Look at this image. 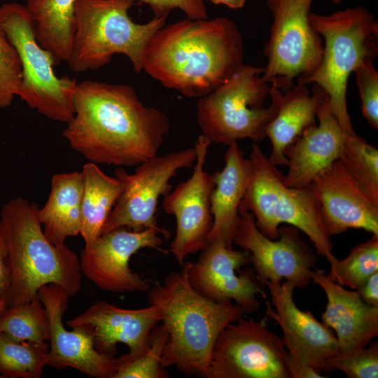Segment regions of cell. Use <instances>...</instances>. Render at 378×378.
<instances>
[{
    "label": "cell",
    "mask_w": 378,
    "mask_h": 378,
    "mask_svg": "<svg viewBox=\"0 0 378 378\" xmlns=\"http://www.w3.org/2000/svg\"><path fill=\"white\" fill-rule=\"evenodd\" d=\"M195 160V149L190 148L153 156L136 166L133 174L118 168L115 176L123 181L124 188L102 234L120 227L133 231L154 229L168 239L169 232L161 228L157 220L159 199L169 193L170 181L177 172L192 167Z\"/></svg>",
    "instance_id": "30bf717a"
},
{
    "label": "cell",
    "mask_w": 378,
    "mask_h": 378,
    "mask_svg": "<svg viewBox=\"0 0 378 378\" xmlns=\"http://www.w3.org/2000/svg\"><path fill=\"white\" fill-rule=\"evenodd\" d=\"M83 183L80 231L85 246L94 242L119 199L124 182L106 174L97 164L88 162L80 172Z\"/></svg>",
    "instance_id": "4316f807"
},
{
    "label": "cell",
    "mask_w": 378,
    "mask_h": 378,
    "mask_svg": "<svg viewBox=\"0 0 378 378\" xmlns=\"http://www.w3.org/2000/svg\"><path fill=\"white\" fill-rule=\"evenodd\" d=\"M274 220L279 227L280 224L287 223L303 232L317 255L326 258L332 270L337 259L332 253L330 237L324 229L320 205L311 185L304 188L284 185L274 209Z\"/></svg>",
    "instance_id": "484cf974"
},
{
    "label": "cell",
    "mask_w": 378,
    "mask_h": 378,
    "mask_svg": "<svg viewBox=\"0 0 378 378\" xmlns=\"http://www.w3.org/2000/svg\"><path fill=\"white\" fill-rule=\"evenodd\" d=\"M311 186L329 237L349 229H362L378 236V203L362 188L340 160L318 175Z\"/></svg>",
    "instance_id": "ac0fdd59"
},
{
    "label": "cell",
    "mask_w": 378,
    "mask_h": 378,
    "mask_svg": "<svg viewBox=\"0 0 378 378\" xmlns=\"http://www.w3.org/2000/svg\"><path fill=\"white\" fill-rule=\"evenodd\" d=\"M356 290L365 303L378 306V272L371 275Z\"/></svg>",
    "instance_id": "ab89813d"
},
{
    "label": "cell",
    "mask_w": 378,
    "mask_h": 378,
    "mask_svg": "<svg viewBox=\"0 0 378 378\" xmlns=\"http://www.w3.org/2000/svg\"><path fill=\"white\" fill-rule=\"evenodd\" d=\"M225 165L213 176L215 186L211 196L213 223L207 242L224 241L232 247L233 236L239 218V206L251 174V162L239 148L237 142L228 146Z\"/></svg>",
    "instance_id": "603a6c76"
},
{
    "label": "cell",
    "mask_w": 378,
    "mask_h": 378,
    "mask_svg": "<svg viewBox=\"0 0 378 378\" xmlns=\"http://www.w3.org/2000/svg\"><path fill=\"white\" fill-rule=\"evenodd\" d=\"M262 67L242 64L225 82L200 97L197 120L211 142L229 146L238 140L259 142L278 111L272 101L264 106L270 86L262 77Z\"/></svg>",
    "instance_id": "52a82bcc"
},
{
    "label": "cell",
    "mask_w": 378,
    "mask_h": 378,
    "mask_svg": "<svg viewBox=\"0 0 378 378\" xmlns=\"http://www.w3.org/2000/svg\"><path fill=\"white\" fill-rule=\"evenodd\" d=\"M6 299L0 298V314L6 308Z\"/></svg>",
    "instance_id": "b9f144b4"
},
{
    "label": "cell",
    "mask_w": 378,
    "mask_h": 378,
    "mask_svg": "<svg viewBox=\"0 0 378 378\" xmlns=\"http://www.w3.org/2000/svg\"><path fill=\"white\" fill-rule=\"evenodd\" d=\"M339 160L362 188L378 203V149L356 134H348Z\"/></svg>",
    "instance_id": "4dcf8cb0"
},
{
    "label": "cell",
    "mask_w": 378,
    "mask_h": 378,
    "mask_svg": "<svg viewBox=\"0 0 378 378\" xmlns=\"http://www.w3.org/2000/svg\"><path fill=\"white\" fill-rule=\"evenodd\" d=\"M309 22L324 38L321 62L297 83L316 84L327 94L330 108L344 130L356 134L348 113L346 89L351 73L378 54V23L365 6L349 7L330 15L310 12Z\"/></svg>",
    "instance_id": "5b68a950"
},
{
    "label": "cell",
    "mask_w": 378,
    "mask_h": 378,
    "mask_svg": "<svg viewBox=\"0 0 378 378\" xmlns=\"http://www.w3.org/2000/svg\"><path fill=\"white\" fill-rule=\"evenodd\" d=\"M10 283V271L8 259V248L0 232V298H5Z\"/></svg>",
    "instance_id": "74e56055"
},
{
    "label": "cell",
    "mask_w": 378,
    "mask_h": 378,
    "mask_svg": "<svg viewBox=\"0 0 378 378\" xmlns=\"http://www.w3.org/2000/svg\"><path fill=\"white\" fill-rule=\"evenodd\" d=\"M0 29L15 48L21 64L22 80L16 96L46 117L67 123L74 115L78 82L55 74V59L38 42L26 6L15 2L3 4Z\"/></svg>",
    "instance_id": "ba28073f"
},
{
    "label": "cell",
    "mask_w": 378,
    "mask_h": 378,
    "mask_svg": "<svg viewBox=\"0 0 378 378\" xmlns=\"http://www.w3.org/2000/svg\"><path fill=\"white\" fill-rule=\"evenodd\" d=\"M83 183L79 172L55 174L48 198L38 210L45 236L55 245L65 244L80 231Z\"/></svg>",
    "instance_id": "cb8c5ba5"
},
{
    "label": "cell",
    "mask_w": 378,
    "mask_h": 378,
    "mask_svg": "<svg viewBox=\"0 0 378 378\" xmlns=\"http://www.w3.org/2000/svg\"><path fill=\"white\" fill-rule=\"evenodd\" d=\"M362 102V113L369 125L378 129V72L373 61L366 62L354 71Z\"/></svg>",
    "instance_id": "d590c367"
},
{
    "label": "cell",
    "mask_w": 378,
    "mask_h": 378,
    "mask_svg": "<svg viewBox=\"0 0 378 378\" xmlns=\"http://www.w3.org/2000/svg\"><path fill=\"white\" fill-rule=\"evenodd\" d=\"M211 144L202 134L198 136L194 146L196 160L191 176L163 199L164 211L176 218V234L171 252L180 265L188 255L205 246L212 227L211 196L215 181L213 174L204 170Z\"/></svg>",
    "instance_id": "4fadbf2b"
},
{
    "label": "cell",
    "mask_w": 378,
    "mask_h": 378,
    "mask_svg": "<svg viewBox=\"0 0 378 378\" xmlns=\"http://www.w3.org/2000/svg\"><path fill=\"white\" fill-rule=\"evenodd\" d=\"M0 378H2L1 375L0 374Z\"/></svg>",
    "instance_id": "ee69618b"
},
{
    "label": "cell",
    "mask_w": 378,
    "mask_h": 378,
    "mask_svg": "<svg viewBox=\"0 0 378 378\" xmlns=\"http://www.w3.org/2000/svg\"><path fill=\"white\" fill-rule=\"evenodd\" d=\"M195 262H184L188 280L203 296L216 301H234L244 314L255 312L258 295L266 298L254 270H239L251 262L248 251H237L221 240L208 241Z\"/></svg>",
    "instance_id": "5bb4252c"
},
{
    "label": "cell",
    "mask_w": 378,
    "mask_h": 378,
    "mask_svg": "<svg viewBox=\"0 0 378 378\" xmlns=\"http://www.w3.org/2000/svg\"><path fill=\"white\" fill-rule=\"evenodd\" d=\"M283 339L265 320L241 317L220 333L207 378H290Z\"/></svg>",
    "instance_id": "8fae6325"
},
{
    "label": "cell",
    "mask_w": 378,
    "mask_h": 378,
    "mask_svg": "<svg viewBox=\"0 0 378 378\" xmlns=\"http://www.w3.org/2000/svg\"><path fill=\"white\" fill-rule=\"evenodd\" d=\"M160 233L154 229L133 231L120 227L102 234L85 246L79 258L82 274L102 290L113 293L148 291V280L132 271L131 257L145 248L163 251ZM162 235V234H161Z\"/></svg>",
    "instance_id": "9a60e30c"
},
{
    "label": "cell",
    "mask_w": 378,
    "mask_h": 378,
    "mask_svg": "<svg viewBox=\"0 0 378 378\" xmlns=\"http://www.w3.org/2000/svg\"><path fill=\"white\" fill-rule=\"evenodd\" d=\"M150 6L154 17L167 16L174 9H180L190 19L208 18L204 0H139Z\"/></svg>",
    "instance_id": "8d00e7d4"
},
{
    "label": "cell",
    "mask_w": 378,
    "mask_h": 378,
    "mask_svg": "<svg viewBox=\"0 0 378 378\" xmlns=\"http://www.w3.org/2000/svg\"><path fill=\"white\" fill-rule=\"evenodd\" d=\"M37 204L22 197L9 200L0 213V232L8 248L10 283L7 307L38 298L39 289L55 284L74 296L81 288L79 258L66 244L45 236Z\"/></svg>",
    "instance_id": "277c9868"
},
{
    "label": "cell",
    "mask_w": 378,
    "mask_h": 378,
    "mask_svg": "<svg viewBox=\"0 0 378 378\" xmlns=\"http://www.w3.org/2000/svg\"><path fill=\"white\" fill-rule=\"evenodd\" d=\"M0 332L19 341L46 342L49 337V323L46 309L39 298L6 307L0 314Z\"/></svg>",
    "instance_id": "f546056e"
},
{
    "label": "cell",
    "mask_w": 378,
    "mask_h": 378,
    "mask_svg": "<svg viewBox=\"0 0 378 378\" xmlns=\"http://www.w3.org/2000/svg\"><path fill=\"white\" fill-rule=\"evenodd\" d=\"M162 321L159 309L152 304L141 309H124L106 301H97L67 321L88 332L100 353L115 356L117 345H127L130 357L145 351L152 330Z\"/></svg>",
    "instance_id": "d6986e66"
},
{
    "label": "cell",
    "mask_w": 378,
    "mask_h": 378,
    "mask_svg": "<svg viewBox=\"0 0 378 378\" xmlns=\"http://www.w3.org/2000/svg\"><path fill=\"white\" fill-rule=\"evenodd\" d=\"M249 159L251 174L239 210L249 211L258 230L267 237L276 239L279 227L274 223V212L285 185L284 175L255 143L252 145Z\"/></svg>",
    "instance_id": "d4e9b609"
},
{
    "label": "cell",
    "mask_w": 378,
    "mask_h": 378,
    "mask_svg": "<svg viewBox=\"0 0 378 378\" xmlns=\"http://www.w3.org/2000/svg\"><path fill=\"white\" fill-rule=\"evenodd\" d=\"M136 1L76 0L74 43L67 62L74 72L97 70L115 54L125 55L135 72L142 71L146 47L165 25L167 17H154L144 24L134 22L129 10Z\"/></svg>",
    "instance_id": "8992f818"
},
{
    "label": "cell",
    "mask_w": 378,
    "mask_h": 378,
    "mask_svg": "<svg viewBox=\"0 0 378 378\" xmlns=\"http://www.w3.org/2000/svg\"><path fill=\"white\" fill-rule=\"evenodd\" d=\"M288 370L290 378H323L321 372L288 353Z\"/></svg>",
    "instance_id": "f35d334b"
},
{
    "label": "cell",
    "mask_w": 378,
    "mask_h": 378,
    "mask_svg": "<svg viewBox=\"0 0 378 378\" xmlns=\"http://www.w3.org/2000/svg\"><path fill=\"white\" fill-rule=\"evenodd\" d=\"M378 272V236L358 244L342 260L335 262L328 277L342 286L358 290L374 273Z\"/></svg>",
    "instance_id": "1f68e13d"
},
{
    "label": "cell",
    "mask_w": 378,
    "mask_h": 378,
    "mask_svg": "<svg viewBox=\"0 0 378 378\" xmlns=\"http://www.w3.org/2000/svg\"><path fill=\"white\" fill-rule=\"evenodd\" d=\"M323 94L316 84H313L312 91L307 85L300 83L284 92L270 86L269 95L278 106L276 115L266 130L272 147L268 158L272 164L288 165L284 150L305 130L316 124L317 109Z\"/></svg>",
    "instance_id": "7402d4cb"
},
{
    "label": "cell",
    "mask_w": 378,
    "mask_h": 378,
    "mask_svg": "<svg viewBox=\"0 0 378 378\" xmlns=\"http://www.w3.org/2000/svg\"><path fill=\"white\" fill-rule=\"evenodd\" d=\"M21 80L22 68L18 52L0 29V108L12 104Z\"/></svg>",
    "instance_id": "e575fe53"
},
{
    "label": "cell",
    "mask_w": 378,
    "mask_h": 378,
    "mask_svg": "<svg viewBox=\"0 0 378 378\" xmlns=\"http://www.w3.org/2000/svg\"><path fill=\"white\" fill-rule=\"evenodd\" d=\"M332 4H339L342 1V0H330Z\"/></svg>",
    "instance_id": "7bdbcfd3"
},
{
    "label": "cell",
    "mask_w": 378,
    "mask_h": 378,
    "mask_svg": "<svg viewBox=\"0 0 378 378\" xmlns=\"http://www.w3.org/2000/svg\"><path fill=\"white\" fill-rule=\"evenodd\" d=\"M344 372L350 378L378 377V342L373 341L364 347L347 354H338L328 358L323 371Z\"/></svg>",
    "instance_id": "836d02e7"
},
{
    "label": "cell",
    "mask_w": 378,
    "mask_h": 378,
    "mask_svg": "<svg viewBox=\"0 0 378 378\" xmlns=\"http://www.w3.org/2000/svg\"><path fill=\"white\" fill-rule=\"evenodd\" d=\"M181 266L180 272L168 274L148 290L149 304L159 309L169 336L161 365L207 378L218 335L244 312L232 301L216 302L197 292L188 280L185 264Z\"/></svg>",
    "instance_id": "3957f363"
},
{
    "label": "cell",
    "mask_w": 378,
    "mask_h": 378,
    "mask_svg": "<svg viewBox=\"0 0 378 378\" xmlns=\"http://www.w3.org/2000/svg\"><path fill=\"white\" fill-rule=\"evenodd\" d=\"M214 4H224L232 9H237L242 8L246 0H208Z\"/></svg>",
    "instance_id": "60d3db41"
},
{
    "label": "cell",
    "mask_w": 378,
    "mask_h": 378,
    "mask_svg": "<svg viewBox=\"0 0 378 378\" xmlns=\"http://www.w3.org/2000/svg\"><path fill=\"white\" fill-rule=\"evenodd\" d=\"M274 309L266 298V316L275 321L283 331L288 353L323 372L324 363L340 354L334 331L318 321L309 311H302L293 300L296 288L292 282L270 281L266 284Z\"/></svg>",
    "instance_id": "e0dca14e"
},
{
    "label": "cell",
    "mask_w": 378,
    "mask_h": 378,
    "mask_svg": "<svg viewBox=\"0 0 378 378\" xmlns=\"http://www.w3.org/2000/svg\"><path fill=\"white\" fill-rule=\"evenodd\" d=\"M163 325L151 331L149 342L144 352L134 357L124 354L113 378H167L169 374L161 365V357L168 340Z\"/></svg>",
    "instance_id": "d6a6232c"
},
{
    "label": "cell",
    "mask_w": 378,
    "mask_h": 378,
    "mask_svg": "<svg viewBox=\"0 0 378 378\" xmlns=\"http://www.w3.org/2000/svg\"><path fill=\"white\" fill-rule=\"evenodd\" d=\"M48 343L19 341L0 332L2 378H39L47 365Z\"/></svg>",
    "instance_id": "f1b7e54d"
},
{
    "label": "cell",
    "mask_w": 378,
    "mask_h": 378,
    "mask_svg": "<svg viewBox=\"0 0 378 378\" xmlns=\"http://www.w3.org/2000/svg\"><path fill=\"white\" fill-rule=\"evenodd\" d=\"M316 118L318 124L305 130L284 150L288 161V171L284 176L287 187L309 186L318 175L340 159L348 134L334 115L325 92Z\"/></svg>",
    "instance_id": "ffe728a7"
},
{
    "label": "cell",
    "mask_w": 378,
    "mask_h": 378,
    "mask_svg": "<svg viewBox=\"0 0 378 378\" xmlns=\"http://www.w3.org/2000/svg\"><path fill=\"white\" fill-rule=\"evenodd\" d=\"M69 297L64 288L55 284L45 285L38 290L49 323L47 365L57 370L72 368L91 377L113 378L120 357L98 351L91 335L83 328L73 327L68 330L64 327L63 316Z\"/></svg>",
    "instance_id": "2e32d148"
},
{
    "label": "cell",
    "mask_w": 378,
    "mask_h": 378,
    "mask_svg": "<svg viewBox=\"0 0 378 378\" xmlns=\"http://www.w3.org/2000/svg\"><path fill=\"white\" fill-rule=\"evenodd\" d=\"M314 0H266L272 16L264 48L267 64L262 77L284 92L314 73L323 56L322 37L309 22Z\"/></svg>",
    "instance_id": "9c48e42d"
},
{
    "label": "cell",
    "mask_w": 378,
    "mask_h": 378,
    "mask_svg": "<svg viewBox=\"0 0 378 378\" xmlns=\"http://www.w3.org/2000/svg\"><path fill=\"white\" fill-rule=\"evenodd\" d=\"M170 125L132 86L85 80L77 83L74 115L63 136L89 162L136 167L158 155Z\"/></svg>",
    "instance_id": "6da1fadb"
},
{
    "label": "cell",
    "mask_w": 378,
    "mask_h": 378,
    "mask_svg": "<svg viewBox=\"0 0 378 378\" xmlns=\"http://www.w3.org/2000/svg\"><path fill=\"white\" fill-rule=\"evenodd\" d=\"M241 31L230 19L187 18L164 25L149 40L142 71L167 88L202 97L242 64Z\"/></svg>",
    "instance_id": "7a4b0ae2"
},
{
    "label": "cell",
    "mask_w": 378,
    "mask_h": 378,
    "mask_svg": "<svg viewBox=\"0 0 378 378\" xmlns=\"http://www.w3.org/2000/svg\"><path fill=\"white\" fill-rule=\"evenodd\" d=\"M232 242L249 252L250 262L262 287L267 282L285 280L302 288L312 282L318 255L301 239L295 227H279V237L272 239L258 230L249 211L240 209Z\"/></svg>",
    "instance_id": "7c38bea8"
},
{
    "label": "cell",
    "mask_w": 378,
    "mask_h": 378,
    "mask_svg": "<svg viewBox=\"0 0 378 378\" xmlns=\"http://www.w3.org/2000/svg\"><path fill=\"white\" fill-rule=\"evenodd\" d=\"M311 277L327 297L322 322L335 332L340 354L367 346L378 335V306L368 304L357 290L345 289L323 270L314 268Z\"/></svg>",
    "instance_id": "44dd1931"
},
{
    "label": "cell",
    "mask_w": 378,
    "mask_h": 378,
    "mask_svg": "<svg viewBox=\"0 0 378 378\" xmlns=\"http://www.w3.org/2000/svg\"><path fill=\"white\" fill-rule=\"evenodd\" d=\"M76 0H27L39 44L58 65L71 56L76 27Z\"/></svg>",
    "instance_id": "83f0119b"
}]
</instances>
